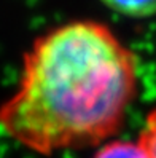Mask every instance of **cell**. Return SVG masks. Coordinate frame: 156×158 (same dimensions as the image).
<instances>
[{"instance_id":"2","label":"cell","mask_w":156,"mask_h":158,"mask_svg":"<svg viewBox=\"0 0 156 158\" xmlns=\"http://www.w3.org/2000/svg\"><path fill=\"white\" fill-rule=\"evenodd\" d=\"M113 13L132 18V19H146L156 16V0H99Z\"/></svg>"},{"instance_id":"1","label":"cell","mask_w":156,"mask_h":158,"mask_svg":"<svg viewBox=\"0 0 156 158\" xmlns=\"http://www.w3.org/2000/svg\"><path fill=\"white\" fill-rule=\"evenodd\" d=\"M140 91L137 53L104 21L78 18L34 37L13 91L0 102V134L54 156L118 137Z\"/></svg>"},{"instance_id":"3","label":"cell","mask_w":156,"mask_h":158,"mask_svg":"<svg viewBox=\"0 0 156 158\" xmlns=\"http://www.w3.org/2000/svg\"><path fill=\"white\" fill-rule=\"evenodd\" d=\"M91 158H146L139 141H126V139H112L96 148Z\"/></svg>"},{"instance_id":"4","label":"cell","mask_w":156,"mask_h":158,"mask_svg":"<svg viewBox=\"0 0 156 158\" xmlns=\"http://www.w3.org/2000/svg\"><path fill=\"white\" fill-rule=\"evenodd\" d=\"M137 141L142 145L146 158H156V107L146 114Z\"/></svg>"}]
</instances>
